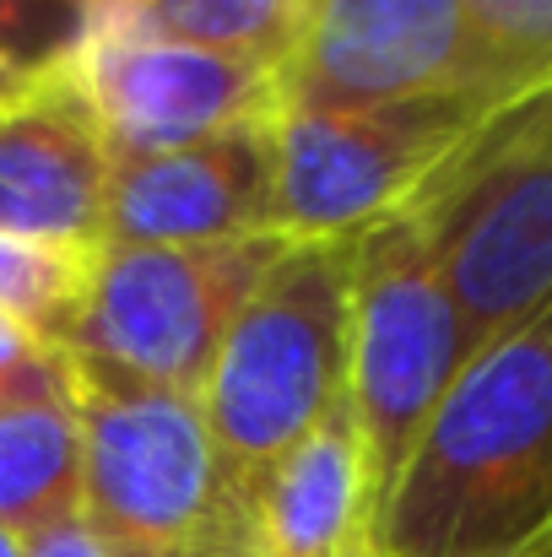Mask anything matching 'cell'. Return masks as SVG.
Wrapping results in <instances>:
<instances>
[{"instance_id":"6da1fadb","label":"cell","mask_w":552,"mask_h":557,"mask_svg":"<svg viewBox=\"0 0 552 557\" xmlns=\"http://www.w3.org/2000/svg\"><path fill=\"white\" fill-rule=\"evenodd\" d=\"M552 525V309L488 342L373 509L379 557L510 553Z\"/></svg>"},{"instance_id":"7a4b0ae2","label":"cell","mask_w":552,"mask_h":557,"mask_svg":"<svg viewBox=\"0 0 552 557\" xmlns=\"http://www.w3.org/2000/svg\"><path fill=\"white\" fill-rule=\"evenodd\" d=\"M353 265L358 238H293L211 358L200 411L238 515L260 476L347 400Z\"/></svg>"},{"instance_id":"3957f363","label":"cell","mask_w":552,"mask_h":557,"mask_svg":"<svg viewBox=\"0 0 552 557\" xmlns=\"http://www.w3.org/2000/svg\"><path fill=\"white\" fill-rule=\"evenodd\" d=\"M82 428V515L114 557H249L200 395L65 358Z\"/></svg>"},{"instance_id":"277c9868","label":"cell","mask_w":552,"mask_h":557,"mask_svg":"<svg viewBox=\"0 0 552 557\" xmlns=\"http://www.w3.org/2000/svg\"><path fill=\"white\" fill-rule=\"evenodd\" d=\"M428 255L488 347L552 309V92L488 125L412 206Z\"/></svg>"},{"instance_id":"5b68a950","label":"cell","mask_w":552,"mask_h":557,"mask_svg":"<svg viewBox=\"0 0 552 557\" xmlns=\"http://www.w3.org/2000/svg\"><path fill=\"white\" fill-rule=\"evenodd\" d=\"M287 244L282 233L233 244H103L60 352L136 384L200 395L233 314Z\"/></svg>"},{"instance_id":"8992f818","label":"cell","mask_w":552,"mask_h":557,"mask_svg":"<svg viewBox=\"0 0 552 557\" xmlns=\"http://www.w3.org/2000/svg\"><path fill=\"white\" fill-rule=\"evenodd\" d=\"M482 352L455 293L444 287L412 211L358 233L353 265V369L347 400L368 444L373 493L384 498L461 369Z\"/></svg>"},{"instance_id":"52a82bcc","label":"cell","mask_w":552,"mask_h":557,"mask_svg":"<svg viewBox=\"0 0 552 557\" xmlns=\"http://www.w3.org/2000/svg\"><path fill=\"white\" fill-rule=\"evenodd\" d=\"M504 114L477 103L320 109L277 114V233L358 238L412 211L428 185Z\"/></svg>"},{"instance_id":"ba28073f","label":"cell","mask_w":552,"mask_h":557,"mask_svg":"<svg viewBox=\"0 0 552 557\" xmlns=\"http://www.w3.org/2000/svg\"><path fill=\"white\" fill-rule=\"evenodd\" d=\"M54 65L98 120L114 163L163 158L282 114V71L163 38L142 22V5L82 11V27Z\"/></svg>"},{"instance_id":"9c48e42d","label":"cell","mask_w":552,"mask_h":557,"mask_svg":"<svg viewBox=\"0 0 552 557\" xmlns=\"http://www.w3.org/2000/svg\"><path fill=\"white\" fill-rule=\"evenodd\" d=\"M282 103L395 109V103H477L493 114L526 109L493 71L461 0H315Z\"/></svg>"},{"instance_id":"30bf717a","label":"cell","mask_w":552,"mask_h":557,"mask_svg":"<svg viewBox=\"0 0 552 557\" xmlns=\"http://www.w3.org/2000/svg\"><path fill=\"white\" fill-rule=\"evenodd\" d=\"M260 233H277V114L163 158L114 163L103 244H233Z\"/></svg>"},{"instance_id":"8fae6325","label":"cell","mask_w":552,"mask_h":557,"mask_svg":"<svg viewBox=\"0 0 552 557\" xmlns=\"http://www.w3.org/2000/svg\"><path fill=\"white\" fill-rule=\"evenodd\" d=\"M109 180L114 158L98 120L44 60L33 87L0 109V233L103 244Z\"/></svg>"},{"instance_id":"7c38bea8","label":"cell","mask_w":552,"mask_h":557,"mask_svg":"<svg viewBox=\"0 0 552 557\" xmlns=\"http://www.w3.org/2000/svg\"><path fill=\"white\" fill-rule=\"evenodd\" d=\"M373 471L353 400L331 406L249 493V557H347L373 536Z\"/></svg>"},{"instance_id":"4fadbf2b","label":"cell","mask_w":552,"mask_h":557,"mask_svg":"<svg viewBox=\"0 0 552 557\" xmlns=\"http://www.w3.org/2000/svg\"><path fill=\"white\" fill-rule=\"evenodd\" d=\"M82 509V428L71 400V369L38 379L0 411V525L33 536Z\"/></svg>"},{"instance_id":"5bb4252c","label":"cell","mask_w":552,"mask_h":557,"mask_svg":"<svg viewBox=\"0 0 552 557\" xmlns=\"http://www.w3.org/2000/svg\"><path fill=\"white\" fill-rule=\"evenodd\" d=\"M103 244H54L27 233H0V314L27 325L44 347L60 352L71 336Z\"/></svg>"},{"instance_id":"9a60e30c","label":"cell","mask_w":552,"mask_h":557,"mask_svg":"<svg viewBox=\"0 0 552 557\" xmlns=\"http://www.w3.org/2000/svg\"><path fill=\"white\" fill-rule=\"evenodd\" d=\"M309 5L315 0H142V22L163 38L282 71L304 38Z\"/></svg>"},{"instance_id":"2e32d148","label":"cell","mask_w":552,"mask_h":557,"mask_svg":"<svg viewBox=\"0 0 552 557\" xmlns=\"http://www.w3.org/2000/svg\"><path fill=\"white\" fill-rule=\"evenodd\" d=\"M504 87L526 103L552 92V0H461Z\"/></svg>"},{"instance_id":"e0dca14e","label":"cell","mask_w":552,"mask_h":557,"mask_svg":"<svg viewBox=\"0 0 552 557\" xmlns=\"http://www.w3.org/2000/svg\"><path fill=\"white\" fill-rule=\"evenodd\" d=\"M82 16L65 0H0V54L22 65L54 60L76 38Z\"/></svg>"},{"instance_id":"ac0fdd59","label":"cell","mask_w":552,"mask_h":557,"mask_svg":"<svg viewBox=\"0 0 552 557\" xmlns=\"http://www.w3.org/2000/svg\"><path fill=\"white\" fill-rule=\"evenodd\" d=\"M22 557H114V553H109V542L87 525V515L76 509V515H65V520H54V525L22 536Z\"/></svg>"},{"instance_id":"d6986e66","label":"cell","mask_w":552,"mask_h":557,"mask_svg":"<svg viewBox=\"0 0 552 557\" xmlns=\"http://www.w3.org/2000/svg\"><path fill=\"white\" fill-rule=\"evenodd\" d=\"M54 347H44L27 325H16L11 314H0V373H16L27 369V363H44Z\"/></svg>"},{"instance_id":"ffe728a7","label":"cell","mask_w":552,"mask_h":557,"mask_svg":"<svg viewBox=\"0 0 552 557\" xmlns=\"http://www.w3.org/2000/svg\"><path fill=\"white\" fill-rule=\"evenodd\" d=\"M54 369H60V352H49L44 363H27V369H16V373H0V411H5L16 395H27L38 379H49Z\"/></svg>"},{"instance_id":"44dd1931","label":"cell","mask_w":552,"mask_h":557,"mask_svg":"<svg viewBox=\"0 0 552 557\" xmlns=\"http://www.w3.org/2000/svg\"><path fill=\"white\" fill-rule=\"evenodd\" d=\"M33 76H38V65H22V60L0 54V109H5V103H16V98L33 87Z\"/></svg>"},{"instance_id":"7402d4cb","label":"cell","mask_w":552,"mask_h":557,"mask_svg":"<svg viewBox=\"0 0 552 557\" xmlns=\"http://www.w3.org/2000/svg\"><path fill=\"white\" fill-rule=\"evenodd\" d=\"M65 5L82 16V11H98V5H142V0H65Z\"/></svg>"},{"instance_id":"603a6c76","label":"cell","mask_w":552,"mask_h":557,"mask_svg":"<svg viewBox=\"0 0 552 557\" xmlns=\"http://www.w3.org/2000/svg\"><path fill=\"white\" fill-rule=\"evenodd\" d=\"M0 557H22V536H11L5 525H0Z\"/></svg>"},{"instance_id":"cb8c5ba5","label":"cell","mask_w":552,"mask_h":557,"mask_svg":"<svg viewBox=\"0 0 552 557\" xmlns=\"http://www.w3.org/2000/svg\"><path fill=\"white\" fill-rule=\"evenodd\" d=\"M537 542H526V547H510V553H466V557H531Z\"/></svg>"},{"instance_id":"d4e9b609","label":"cell","mask_w":552,"mask_h":557,"mask_svg":"<svg viewBox=\"0 0 552 557\" xmlns=\"http://www.w3.org/2000/svg\"><path fill=\"white\" fill-rule=\"evenodd\" d=\"M531 557H552V525L537 536V547H531Z\"/></svg>"},{"instance_id":"484cf974","label":"cell","mask_w":552,"mask_h":557,"mask_svg":"<svg viewBox=\"0 0 552 557\" xmlns=\"http://www.w3.org/2000/svg\"><path fill=\"white\" fill-rule=\"evenodd\" d=\"M347 557H379V553H373V536H368V542H358V547H353Z\"/></svg>"}]
</instances>
